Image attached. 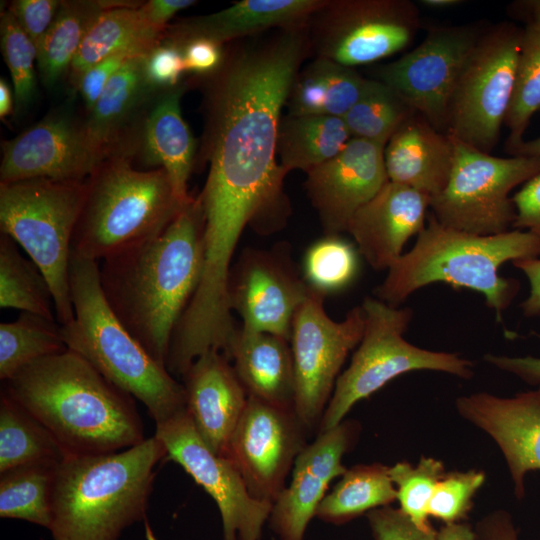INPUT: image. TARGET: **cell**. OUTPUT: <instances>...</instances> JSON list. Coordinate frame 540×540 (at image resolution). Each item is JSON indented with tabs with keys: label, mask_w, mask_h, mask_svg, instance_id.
<instances>
[{
	"label": "cell",
	"mask_w": 540,
	"mask_h": 540,
	"mask_svg": "<svg viewBox=\"0 0 540 540\" xmlns=\"http://www.w3.org/2000/svg\"><path fill=\"white\" fill-rule=\"evenodd\" d=\"M220 68L206 76L202 191L286 208V172L277 162L282 109L311 47L307 26L274 29L228 43Z\"/></svg>",
	"instance_id": "cell-1"
},
{
	"label": "cell",
	"mask_w": 540,
	"mask_h": 540,
	"mask_svg": "<svg viewBox=\"0 0 540 540\" xmlns=\"http://www.w3.org/2000/svg\"><path fill=\"white\" fill-rule=\"evenodd\" d=\"M203 231L202 204L192 197L161 234L99 265L112 311L165 366L173 332L201 278Z\"/></svg>",
	"instance_id": "cell-2"
},
{
	"label": "cell",
	"mask_w": 540,
	"mask_h": 540,
	"mask_svg": "<svg viewBox=\"0 0 540 540\" xmlns=\"http://www.w3.org/2000/svg\"><path fill=\"white\" fill-rule=\"evenodd\" d=\"M4 391L50 431L67 456L117 452L146 439L134 398L69 349L24 367Z\"/></svg>",
	"instance_id": "cell-3"
},
{
	"label": "cell",
	"mask_w": 540,
	"mask_h": 540,
	"mask_svg": "<svg viewBox=\"0 0 540 540\" xmlns=\"http://www.w3.org/2000/svg\"><path fill=\"white\" fill-rule=\"evenodd\" d=\"M167 456L155 436L111 453L68 455L52 489L54 540H118L146 516L157 464Z\"/></svg>",
	"instance_id": "cell-4"
},
{
	"label": "cell",
	"mask_w": 540,
	"mask_h": 540,
	"mask_svg": "<svg viewBox=\"0 0 540 540\" xmlns=\"http://www.w3.org/2000/svg\"><path fill=\"white\" fill-rule=\"evenodd\" d=\"M534 257H540V236L530 231L476 235L445 227L431 215L415 245L388 269L375 295L398 307L418 289L443 282L481 293L496 320L503 322L520 284L502 277L499 268L509 261Z\"/></svg>",
	"instance_id": "cell-5"
},
{
	"label": "cell",
	"mask_w": 540,
	"mask_h": 540,
	"mask_svg": "<svg viewBox=\"0 0 540 540\" xmlns=\"http://www.w3.org/2000/svg\"><path fill=\"white\" fill-rule=\"evenodd\" d=\"M69 285L74 318L61 326L67 349L141 401L156 425L185 411L183 384L148 353L109 306L99 280V263L71 253Z\"/></svg>",
	"instance_id": "cell-6"
},
{
	"label": "cell",
	"mask_w": 540,
	"mask_h": 540,
	"mask_svg": "<svg viewBox=\"0 0 540 540\" xmlns=\"http://www.w3.org/2000/svg\"><path fill=\"white\" fill-rule=\"evenodd\" d=\"M187 203L164 169L138 170L119 150L87 179L71 253L99 263L134 248L161 234Z\"/></svg>",
	"instance_id": "cell-7"
},
{
	"label": "cell",
	"mask_w": 540,
	"mask_h": 540,
	"mask_svg": "<svg viewBox=\"0 0 540 540\" xmlns=\"http://www.w3.org/2000/svg\"><path fill=\"white\" fill-rule=\"evenodd\" d=\"M86 191L87 180L33 178L0 183L1 233L26 252L48 281L61 326L74 318L71 243Z\"/></svg>",
	"instance_id": "cell-8"
},
{
	"label": "cell",
	"mask_w": 540,
	"mask_h": 540,
	"mask_svg": "<svg viewBox=\"0 0 540 540\" xmlns=\"http://www.w3.org/2000/svg\"><path fill=\"white\" fill-rule=\"evenodd\" d=\"M364 332L351 363L338 377L323 413L318 432L340 424L359 401L404 373L432 370L469 379L473 363L456 353L430 351L409 343L403 337L413 317L411 308L388 305L366 297Z\"/></svg>",
	"instance_id": "cell-9"
},
{
	"label": "cell",
	"mask_w": 540,
	"mask_h": 540,
	"mask_svg": "<svg viewBox=\"0 0 540 540\" xmlns=\"http://www.w3.org/2000/svg\"><path fill=\"white\" fill-rule=\"evenodd\" d=\"M452 139V170L444 190L430 200L431 215L445 227L476 235L512 230L510 192L540 173V157H497Z\"/></svg>",
	"instance_id": "cell-10"
},
{
	"label": "cell",
	"mask_w": 540,
	"mask_h": 540,
	"mask_svg": "<svg viewBox=\"0 0 540 540\" xmlns=\"http://www.w3.org/2000/svg\"><path fill=\"white\" fill-rule=\"evenodd\" d=\"M522 28L511 22L487 25L455 86L447 133L490 153L496 146L512 99Z\"/></svg>",
	"instance_id": "cell-11"
},
{
	"label": "cell",
	"mask_w": 540,
	"mask_h": 540,
	"mask_svg": "<svg viewBox=\"0 0 540 540\" xmlns=\"http://www.w3.org/2000/svg\"><path fill=\"white\" fill-rule=\"evenodd\" d=\"M421 26L410 0H327L308 23L311 52L355 67L404 50Z\"/></svg>",
	"instance_id": "cell-12"
},
{
	"label": "cell",
	"mask_w": 540,
	"mask_h": 540,
	"mask_svg": "<svg viewBox=\"0 0 540 540\" xmlns=\"http://www.w3.org/2000/svg\"><path fill=\"white\" fill-rule=\"evenodd\" d=\"M324 298L310 289L291 329L294 410L309 430L319 427L341 367L360 343L365 325L361 306L351 309L342 321H334L324 309Z\"/></svg>",
	"instance_id": "cell-13"
},
{
	"label": "cell",
	"mask_w": 540,
	"mask_h": 540,
	"mask_svg": "<svg viewBox=\"0 0 540 540\" xmlns=\"http://www.w3.org/2000/svg\"><path fill=\"white\" fill-rule=\"evenodd\" d=\"M485 27L469 23L429 28L414 49L379 67L376 80L394 90L436 129L447 133L455 86Z\"/></svg>",
	"instance_id": "cell-14"
},
{
	"label": "cell",
	"mask_w": 540,
	"mask_h": 540,
	"mask_svg": "<svg viewBox=\"0 0 540 540\" xmlns=\"http://www.w3.org/2000/svg\"><path fill=\"white\" fill-rule=\"evenodd\" d=\"M167 457L180 465L216 503L223 540H261L273 504L254 498L233 462L214 453L185 410L156 425Z\"/></svg>",
	"instance_id": "cell-15"
},
{
	"label": "cell",
	"mask_w": 540,
	"mask_h": 540,
	"mask_svg": "<svg viewBox=\"0 0 540 540\" xmlns=\"http://www.w3.org/2000/svg\"><path fill=\"white\" fill-rule=\"evenodd\" d=\"M286 242L270 249L246 248L231 267L228 301L244 329L290 342L294 316L309 294Z\"/></svg>",
	"instance_id": "cell-16"
},
{
	"label": "cell",
	"mask_w": 540,
	"mask_h": 540,
	"mask_svg": "<svg viewBox=\"0 0 540 540\" xmlns=\"http://www.w3.org/2000/svg\"><path fill=\"white\" fill-rule=\"evenodd\" d=\"M310 430L294 409L248 396L225 454L240 472L250 494L274 503Z\"/></svg>",
	"instance_id": "cell-17"
},
{
	"label": "cell",
	"mask_w": 540,
	"mask_h": 540,
	"mask_svg": "<svg viewBox=\"0 0 540 540\" xmlns=\"http://www.w3.org/2000/svg\"><path fill=\"white\" fill-rule=\"evenodd\" d=\"M2 151L0 183L33 178L86 181L110 156L93 143L84 124L66 116L43 119L3 143Z\"/></svg>",
	"instance_id": "cell-18"
},
{
	"label": "cell",
	"mask_w": 540,
	"mask_h": 540,
	"mask_svg": "<svg viewBox=\"0 0 540 540\" xmlns=\"http://www.w3.org/2000/svg\"><path fill=\"white\" fill-rule=\"evenodd\" d=\"M384 148L351 138L336 156L306 173L305 189L326 235L347 231L354 214L389 181Z\"/></svg>",
	"instance_id": "cell-19"
},
{
	"label": "cell",
	"mask_w": 540,
	"mask_h": 540,
	"mask_svg": "<svg viewBox=\"0 0 540 540\" xmlns=\"http://www.w3.org/2000/svg\"><path fill=\"white\" fill-rule=\"evenodd\" d=\"M360 432L359 423L342 421L318 432L297 456L288 486L273 503L269 524L280 540H304L308 524L333 479L347 470L344 455L353 447Z\"/></svg>",
	"instance_id": "cell-20"
},
{
	"label": "cell",
	"mask_w": 540,
	"mask_h": 540,
	"mask_svg": "<svg viewBox=\"0 0 540 540\" xmlns=\"http://www.w3.org/2000/svg\"><path fill=\"white\" fill-rule=\"evenodd\" d=\"M456 409L496 442L521 499L526 474L540 470V386L509 398L485 392L461 396Z\"/></svg>",
	"instance_id": "cell-21"
},
{
	"label": "cell",
	"mask_w": 540,
	"mask_h": 540,
	"mask_svg": "<svg viewBox=\"0 0 540 540\" xmlns=\"http://www.w3.org/2000/svg\"><path fill=\"white\" fill-rule=\"evenodd\" d=\"M431 198L388 181L352 217L347 232L359 254L375 270H388L402 255L406 242L425 228Z\"/></svg>",
	"instance_id": "cell-22"
},
{
	"label": "cell",
	"mask_w": 540,
	"mask_h": 540,
	"mask_svg": "<svg viewBox=\"0 0 540 540\" xmlns=\"http://www.w3.org/2000/svg\"><path fill=\"white\" fill-rule=\"evenodd\" d=\"M186 411L208 447L225 456L248 395L230 360L219 350L200 355L182 376Z\"/></svg>",
	"instance_id": "cell-23"
},
{
	"label": "cell",
	"mask_w": 540,
	"mask_h": 540,
	"mask_svg": "<svg viewBox=\"0 0 540 540\" xmlns=\"http://www.w3.org/2000/svg\"><path fill=\"white\" fill-rule=\"evenodd\" d=\"M453 160L452 137L417 112L398 128L384 148L388 180L430 198L446 187Z\"/></svg>",
	"instance_id": "cell-24"
},
{
	"label": "cell",
	"mask_w": 540,
	"mask_h": 540,
	"mask_svg": "<svg viewBox=\"0 0 540 540\" xmlns=\"http://www.w3.org/2000/svg\"><path fill=\"white\" fill-rule=\"evenodd\" d=\"M327 0H243L208 15L185 19L165 32L178 44L204 37L223 45L274 29L307 26Z\"/></svg>",
	"instance_id": "cell-25"
},
{
	"label": "cell",
	"mask_w": 540,
	"mask_h": 540,
	"mask_svg": "<svg viewBox=\"0 0 540 540\" xmlns=\"http://www.w3.org/2000/svg\"><path fill=\"white\" fill-rule=\"evenodd\" d=\"M226 357L248 396L294 409L295 380L290 342L237 327Z\"/></svg>",
	"instance_id": "cell-26"
},
{
	"label": "cell",
	"mask_w": 540,
	"mask_h": 540,
	"mask_svg": "<svg viewBox=\"0 0 540 540\" xmlns=\"http://www.w3.org/2000/svg\"><path fill=\"white\" fill-rule=\"evenodd\" d=\"M185 90L179 85L165 91L145 120L143 130L144 159L148 165L162 168L167 173L176 197L187 203L188 180L193 166L195 143L181 113V96Z\"/></svg>",
	"instance_id": "cell-27"
},
{
	"label": "cell",
	"mask_w": 540,
	"mask_h": 540,
	"mask_svg": "<svg viewBox=\"0 0 540 540\" xmlns=\"http://www.w3.org/2000/svg\"><path fill=\"white\" fill-rule=\"evenodd\" d=\"M368 80L352 67L315 57L295 77L286 103L288 114L343 118Z\"/></svg>",
	"instance_id": "cell-28"
},
{
	"label": "cell",
	"mask_w": 540,
	"mask_h": 540,
	"mask_svg": "<svg viewBox=\"0 0 540 540\" xmlns=\"http://www.w3.org/2000/svg\"><path fill=\"white\" fill-rule=\"evenodd\" d=\"M147 53L130 59L112 76L84 123L93 143L110 155L121 150L125 125L154 92L144 73Z\"/></svg>",
	"instance_id": "cell-29"
},
{
	"label": "cell",
	"mask_w": 540,
	"mask_h": 540,
	"mask_svg": "<svg viewBox=\"0 0 540 540\" xmlns=\"http://www.w3.org/2000/svg\"><path fill=\"white\" fill-rule=\"evenodd\" d=\"M141 5L109 3L95 19L70 67L76 86L85 70L119 51L141 48L151 50L165 33L146 20Z\"/></svg>",
	"instance_id": "cell-30"
},
{
	"label": "cell",
	"mask_w": 540,
	"mask_h": 540,
	"mask_svg": "<svg viewBox=\"0 0 540 540\" xmlns=\"http://www.w3.org/2000/svg\"><path fill=\"white\" fill-rule=\"evenodd\" d=\"M351 138L341 117L287 114L278 130L279 164L286 173L295 169L307 173L336 156Z\"/></svg>",
	"instance_id": "cell-31"
},
{
	"label": "cell",
	"mask_w": 540,
	"mask_h": 540,
	"mask_svg": "<svg viewBox=\"0 0 540 540\" xmlns=\"http://www.w3.org/2000/svg\"><path fill=\"white\" fill-rule=\"evenodd\" d=\"M395 500L389 467L380 463L359 464L340 476L319 504L315 517L341 525L371 510L390 506Z\"/></svg>",
	"instance_id": "cell-32"
},
{
	"label": "cell",
	"mask_w": 540,
	"mask_h": 540,
	"mask_svg": "<svg viewBox=\"0 0 540 540\" xmlns=\"http://www.w3.org/2000/svg\"><path fill=\"white\" fill-rule=\"evenodd\" d=\"M107 6L108 2L102 1H61L37 49L38 68L46 86H53L70 70L88 30Z\"/></svg>",
	"instance_id": "cell-33"
},
{
	"label": "cell",
	"mask_w": 540,
	"mask_h": 540,
	"mask_svg": "<svg viewBox=\"0 0 540 540\" xmlns=\"http://www.w3.org/2000/svg\"><path fill=\"white\" fill-rule=\"evenodd\" d=\"M66 456L50 431L3 390L0 398V473L38 461H60Z\"/></svg>",
	"instance_id": "cell-34"
},
{
	"label": "cell",
	"mask_w": 540,
	"mask_h": 540,
	"mask_svg": "<svg viewBox=\"0 0 540 540\" xmlns=\"http://www.w3.org/2000/svg\"><path fill=\"white\" fill-rule=\"evenodd\" d=\"M60 461H38L0 473L1 518L24 520L50 529L53 482Z\"/></svg>",
	"instance_id": "cell-35"
},
{
	"label": "cell",
	"mask_w": 540,
	"mask_h": 540,
	"mask_svg": "<svg viewBox=\"0 0 540 540\" xmlns=\"http://www.w3.org/2000/svg\"><path fill=\"white\" fill-rule=\"evenodd\" d=\"M66 349L57 320L21 312L0 324V378L6 382L29 364Z\"/></svg>",
	"instance_id": "cell-36"
},
{
	"label": "cell",
	"mask_w": 540,
	"mask_h": 540,
	"mask_svg": "<svg viewBox=\"0 0 540 540\" xmlns=\"http://www.w3.org/2000/svg\"><path fill=\"white\" fill-rule=\"evenodd\" d=\"M0 306L57 320L48 281L5 234L0 237Z\"/></svg>",
	"instance_id": "cell-37"
},
{
	"label": "cell",
	"mask_w": 540,
	"mask_h": 540,
	"mask_svg": "<svg viewBox=\"0 0 540 540\" xmlns=\"http://www.w3.org/2000/svg\"><path fill=\"white\" fill-rule=\"evenodd\" d=\"M415 112L385 83L369 79L343 120L352 138L386 146L392 135Z\"/></svg>",
	"instance_id": "cell-38"
},
{
	"label": "cell",
	"mask_w": 540,
	"mask_h": 540,
	"mask_svg": "<svg viewBox=\"0 0 540 540\" xmlns=\"http://www.w3.org/2000/svg\"><path fill=\"white\" fill-rule=\"evenodd\" d=\"M540 111V24L522 28L515 86L504 125L506 149L522 142L532 116Z\"/></svg>",
	"instance_id": "cell-39"
},
{
	"label": "cell",
	"mask_w": 540,
	"mask_h": 540,
	"mask_svg": "<svg viewBox=\"0 0 540 540\" xmlns=\"http://www.w3.org/2000/svg\"><path fill=\"white\" fill-rule=\"evenodd\" d=\"M358 253L339 235H325L305 253L302 275L306 284L324 296L344 289L357 275Z\"/></svg>",
	"instance_id": "cell-40"
},
{
	"label": "cell",
	"mask_w": 540,
	"mask_h": 540,
	"mask_svg": "<svg viewBox=\"0 0 540 540\" xmlns=\"http://www.w3.org/2000/svg\"><path fill=\"white\" fill-rule=\"evenodd\" d=\"M445 473L443 463L431 457H422L415 467L408 462L389 467L399 509L423 530L432 528L428 507L434 489Z\"/></svg>",
	"instance_id": "cell-41"
},
{
	"label": "cell",
	"mask_w": 540,
	"mask_h": 540,
	"mask_svg": "<svg viewBox=\"0 0 540 540\" xmlns=\"http://www.w3.org/2000/svg\"><path fill=\"white\" fill-rule=\"evenodd\" d=\"M1 48L10 71L15 103L18 109L27 105L35 92L34 63L37 48L7 9L1 13Z\"/></svg>",
	"instance_id": "cell-42"
},
{
	"label": "cell",
	"mask_w": 540,
	"mask_h": 540,
	"mask_svg": "<svg viewBox=\"0 0 540 540\" xmlns=\"http://www.w3.org/2000/svg\"><path fill=\"white\" fill-rule=\"evenodd\" d=\"M485 481L478 470L445 473L431 497L428 514L445 524L460 523L472 508L473 497Z\"/></svg>",
	"instance_id": "cell-43"
},
{
	"label": "cell",
	"mask_w": 540,
	"mask_h": 540,
	"mask_svg": "<svg viewBox=\"0 0 540 540\" xmlns=\"http://www.w3.org/2000/svg\"><path fill=\"white\" fill-rule=\"evenodd\" d=\"M185 72L181 45L165 35L145 56V78L154 92H165L181 85Z\"/></svg>",
	"instance_id": "cell-44"
},
{
	"label": "cell",
	"mask_w": 540,
	"mask_h": 540,
	"mask_svg": "<svg viewBox=\"0 0 540 540\" xmlns=\"http://www.w3.org/2000/svg\"><path fill=\"white\" fill-rule=\"evenodd\" d=\"M374 540H437L432 528L417 527L399 508L385 506L366 514Z\"/></svg>",
	"instance_id": "cell-45"
},
{
	"label": "cell",
	"mask_w": 540,
	"mask_h": 540,
	"mask_svg": "<svg viewBox=\"0 0 540 540\" xmlns=\"http://www.w3.org/2000/svg\"><path fill=\"white\" fill-rule=\"evenodd\" d=\"M149 51L141 48L122 50L102 59L85 70L80 76L76 87L87 111L90 112L109 80L126 62Z\"/></svg>",
	"instance_id": "cell-46"
},
{
	"label": "cell",
	"mask_w": 540,
	"mask_h": 540,
	"mask_svg": "<svg viewBox=\"0 0 540 540\" xmlns=\"http://www.w3.org/2000/svg\"><path fill=\"white\" fill-rule=\"evenodd\" d=\"M60 5L58 0H16L8 10L38 49Z\"/></svg>",
	"instance_id": "cell-47"
},
{
	"label": "cell",
	"mask_w": 540,
	"mask_h": 540,
	"mask_svg": "<svg viewBox=\"0 0 540 540\" xmlns=\"http://www.w3.org/2000/svg\"><path fill=\"white\" fill-rule=\"evenodd\" d=\"M186 72L208 76L216 72L225 57V45L209 38H191L180 44Z\"/></svg>",
	"instance_id": "cell-48"
},
{
	"label": "cell",
	"mask_w": 540,
	"mask_h": 540,
	"mask_svg": "<svg viewBox=\"0 0 540 540\" xmlns=\"http://www.w3.org/2000/svg\"><path fill=\"white\" fill-rule=\"evenodd\" d=\"M512 200L516 210L513 229L540 236V173L523 184Z\"/></svg>",
	"instance_id": "cell-49"
},
{
	"label": "cell",
	"mask_w": 540,
	"mask_h": 540,
	"mask_svg": "<svg viewBox=\"0 0 540 540\" xmlns=\"http://www.w3.org/2000/svg\"><path fill=\"white\" fill-rule=\"evenodd\" d=\"M484 359L494 367L518 377L529 385L540 386V357L488 354Z\"/></svg>",
	"instance_id": "cell-50"
},
{
	"label": "cell",
	"mask_w": 540,
	"mask_h": 540,
	"mask_svg": "<svg viewBox=\"0 0 540 540\" xmlns=\"http://www.w3.org/2000/svg\"><path fill=\"white\" fill-rule=\"evenodd\" d=\"M195 3L193 0H150L140 7L149 24L157 31L165 33L170 19Z\"/></svg>",
	"instance_id": "cell-51"
},
{
	"label": "cell",
	"mask_w": 540,
	"mask_h": 540,
	"mask_svg": "<svg viewBox=\"0 0 540 540\" xmlns=\"http://www.w3.org/2000/svg\"><path fill=\"white\" fill-rule=\"evenodd\" d=\"M526 276L530 291L520 307L526 317L540 315V257L520 259L512 262Z\"/></svg>",
	"instance_id": "cell-52"
},
{
	"label": "cell",
	"mask_w": 540,
	"mask_h": 540,
	"mask_svg": "<svg viewBox=\"0 0 540 540\" xmlns=\"http://www.w3.org/2000/svg\"><path fill=\"white\" fill-rule=\"evenodd\" d=\"M507 13L526 25L540 24V0H521L509 4Z\"/></svg>",
	"instance_id": "cell-53"
},
{
	"label": "cell",
	"mask_w": 540,
	"mask_h": 540,
	"mask_svg": "<svg viewBox=\"0 0 540 540\" xmlns=\"http://www.w3.org/2000/svg\"><path fill=\"white\" fill-rule=\"evenodd\" d=\"M437 540H476L475 534L467 524H445L437 532Z\"/></svg>",
	"instance_id": "cell-54"
},
{
	"label": "cell",
	"mask_w": 540,
	"mask_h": 540,
	"mask_svg": "<svg viewBox=\"0 0 540 540\" xmlns=\"http://www.w3.org/2000/svg\"><path fill=\"white\" fill-rule=\"evenodd\" d=\"M506 151L512 156L540 157V136L528 141L523 140Z\"/></svg>",
	"instance_id": "cell-55"
},
{
	"label": "cell",
	"mask_w": 540,
	"mask_h": 540,
	"mask_svg": "<svg viewBox=\"0 0 540 540\" xmlns=\"http://www.w3.org/2000/svg\"><path fill=\"white\" fill-rule=\"evenodd\" d=\"M14 93L4 78L0 79V117L7 118L13 111Z\"/></svg>",
	"instance_id": "cell-56"
},
{
	"label": "cell",
	"mask_w": 540,
	"mask_h": 540,
	"mask_svg": "<svg viewBox=\"0 0 540 540\" xmlns=\"http://www.w3.org/2000/svg\"><path fill=\"white\" fill-rule=\"evenodd\" d=\"M420 5L433 10H445L464 3L462 0H420Z\"/></svg>",
	"instance_id": "cell-57"
},
{
	"label": "cell",
	"mask_w": 540,
	"mask_h": 540,
	"mask_svg": "<svg viewBox=\"0 0 540 540\" xmlns=\"http://www.w3.org/2000/svg\"><path fill=\"white\" fill-rule=\"evenodd\" d=\"M202 193H203V192H202ZM204 194H206V193H204ZM209 195H218V194H209ZM223 196H227V195H223ZM233 197H235V196H233ZM238 198H240V197H238ZM242 199H244V198H242ZM246 200H248V199H246ZM249 201H251V200H249ZM252 202H253V201H252ZM255 203H256V202H255ZM257 204H258V203H257ZM259 205H260V204H259ZM260 206H262V205H260ZM262 207H263V206H262ZM263 208H264V207H263ZM264 209H266V208H264ZM266 210H267L268 212H270V213H272V214H276V215H284V214H286V212L275 213V212L269 211L268 209H266Z\"/></svg>",
	"instance_id": "cell-58"
}]
</instances>
